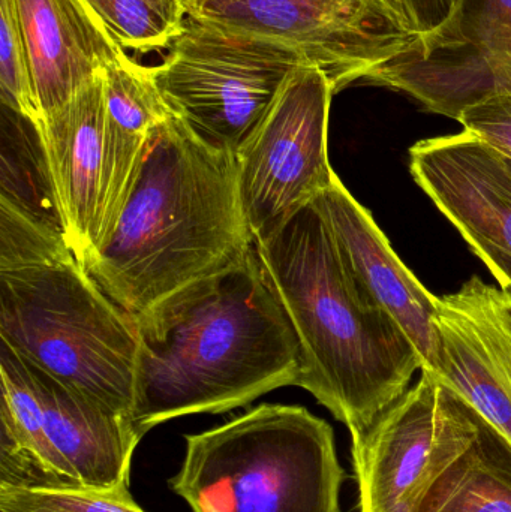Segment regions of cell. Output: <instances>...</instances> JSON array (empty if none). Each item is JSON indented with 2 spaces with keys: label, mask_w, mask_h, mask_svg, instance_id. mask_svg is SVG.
I'll return each instance as SVG.
<instances>
[{
  "label": "cell",
  "mask_w": 511,
  "mask_h": 512,
  "mask_svg": "<svg viewBox=\"0 0 511 512\" xmlns=\"http://www.w3.org/2000/svg\"><path fill=\"white\" fill-rule=\"evenodd\" d=\"M23 360L41 399L48 442L66 480L84 489H129L132 457L143 439L129 418Z\"/></svg>",
  "instance_id": "14"
},
{
  "label": "cell",
  "mask_w": 511,
  "mask_h": 512,
  "mask_svg": "<svg viewBox=\"0 0 511 512\" xmlns=\"http://www.w3.org/2000/svg\"><path fill=\"white\" fill-rule=\"evenodd\" d=\"M0 92L5 107L42 128V113L14 0H0Z\"/></svg>",
  "instance_id": "24"
},
{
  "label": "cell",
  "mask_w": 511,
  "mask_h": 512,
  "mask_svg": "<svg viewBox=\"0 0 511 512\" xmlns=\"http://www.w3.org/2000/svg\"><path fill=\"white\" fill-rule=\"evenodd\" d=\"M458 122L511 161V96H498L467 108Z\"/></svg>",
  "instance_id": "25"
},
{
  "label": "cell",
  "mask_w": 511,
  "mask_h": 512,
  "mask_svg": "<svg viewBox=\"0 0 511 512\" xmlns=\"http://www.w3.org/2000/svg\"><path fill=\"white\" fill-rule=\"evenodd\" d=\"M305 63L284 42L188 17L152 74L174 119L204 146L236 156Z\"/></svg>",
  "instance_id": "6"
},
{
  "label": "cell",
  "mask_w": 511,
  "mask_h": 512,
  "mask_svg": "<svg viewBox=\"0 0 511 512\" xmlns=\"http://www.w3.org/2000/svg\"><path fill=\"white\" fill-rule=\"evenodd\" d=\"M255 246L300 342L297 387L359 441L422 372L419 351L363 285L314 201Z\"/></svg>",
  "instance_id": "2"
},
{
  "label": "cell",
  "mask_w": 511,
  "mask_h": 512,
  "mask_svg": "<svg viewBox=\"0 0 511 512\" xmlns=\"http://www.w3.org/2000/svg\"><path fill=\"white\" fill-rule=\"evenodd\" d=\"M5 108L11 119L3 120L0 200L66 237L41 129Z\"/></svg>",
  "instance_id": "20"
},
{
  "label": "cell",
  "mask_w": 511,
  "mask_h": 512,
  "mask_svg": "<svg viewBox=\"0 0 511 512\" xmlns=\"http://www.w3.org/2000/svg\"><path fill=\"white\" fill-rule=\"evenodd\" d=\"M485 420L434 373L351 444L360 512H419L479 439Z\"/></svg>",
  "instance_id": "7"
},
{
  "label": "cell",
  "mask_w": 511,
  "mask_h": 512,
  "mask_svg": "<svg viewBox=\"0 0 511 512\" xmlns=\"http://www.w3.org/2000/svg\"><path fill=\"white\" fill-rule=\"evenodd\" d=\"M117 45L128 51L164 50L182 35L185 0H84Z\"/></svg>",
  "instance_id": "21"
},
{
  "label": "cell",
  "mask_w": 511,
  "mask_h": 512,
  "mask_svg": "<svg viewBox=\"0 0 511 512\" xmlns=\"http://www.w3.org/2000/svg\"><path fill=\"white\" fill-rule=\"evenodd\" d=\"M509 164H510V167H511V161H510V159H509Z\"/></svg>",
  "instance_id": "28"
},
{
  "label": "cell",
  "mask_w": 511,
  "mask_h": 512,
  "mask_svg": "<svg viewBox=\"0 0 511 512\" xmlns=\"http://www.w3.org/2000/svg\"><path fill=\"white\" fill-rule=\"evenodd\" d=\"M42 119L123 50L84 0H14Z\"/></svg>",
  "instance_id": "15"
},
{
  "label": "cell",
  "mask_w": 511,
  "mask_h": 512,
  "mask_svg": "<svg viewBox=\"0 0 511 512\" xmlns=\"http://www.w3.org/2000/svg\"><path fill=\"white\" fill-rule=\"evenodd\" d=\"M104 83V185L102 215L113 219L128 200L140 170L147 138L173 114L162 99L152 68L117 54L102 68Z\"/></svg>",
  "instance_id": "16"
},
{
  "label": "cell",
  "mask_w": 511,
  "mask_h": 512,
  "mask_svg": "<svg viewBox=\"0 0 511 512\" xmlns=\"http://www.w3.org/2000/svg\"><path fill=\"white\" fill-rule=\"evenodd\" d=\"M419 512H511V450L485 423Z\"/></svg>",
  "instance_id": "19"
},
{
  "label": "cell",
  "mask_w": 511,
  "mask_h": 512,
  "mask_svg": "<svg viewBox=\"0 0 511 512\" xmlns=\"http://www.w3.org/2000/svg\"><path fill=\"white\" fill-rule=\"evenodd\" d=\"M185 441L168 484L192 512H339L335 433L303 406L263 403Z\"/></svg>",
  "instance_id": "4"
},
{
  "label": "cell",
  "mask_w": 511,
  "mask_h": 512,
  "mask_svg": "<svg viewBox=\"0 0 511 512\" xmlns=\"http://www.w3.org/2000/svg\"><path fill=\"white\" fill-rule=\"evenodd\" d=\"M102 69L42 119L41 135L66 237L84 268L98 252L104 185Z\"/></svg>",
  "instance_id": "13"
},
{
  "label": "cell",
  "mask_w": 511,
  "mask_h": 512,
  "mask_svg": "<svg viewBox=\"0 0 511 512\" xmlns=\"http://www.w3.org/2000/svg\"><path fill=\"white\" fill-rule=\"evenodd\" d=\"M420 36L419 44L440 35L458 15L464 0H390Z\"/></svg>",
  "instance_id": "26"
},
{
  "label": "cell",
  "mask_w": 511,
  "mask_h": 512,
  "mask_svg": "<svg viewBox=\"0 0 511 512\" xmlns=\"http://www.w3.org/2000/svg\"><path fill=\"white\" fill-rule=\"evenodd\" d=\"M0 340L129 418L138 348L134 321L75 256L0 273Z\"/></svg>",
  "instance_id": "5"
},
{
  "label": "cell",
  "mask_w": 511,
  "mask_h": 512,
  "mask_svg": "<svg viewBox=\"0 0 511 512\" xmlns=\"http://www.w3.org/2000/svg\"><path fill=\"white\" fill-rule=\"evenodd\" d=\"M0 512H146L129 489L14 487L0 484Z\"/></svg>",
  "instance_id": "22"
},
{
  "label": "cell",
  "mask_w": 511,
  "mask_h": 512,
  "mask_svg": "<svg viewBox=\"0 0 511 512\" xmlns=\"http://www.w3.org/2000/svg\"><path fill=\"white\" fill-rule=\"evenodd\" d=\"M185 2H186V5H188L189 0H185Z\"/></svg>",
  "instance_id": "27"
},
{
  "label": "cell",
  "mask_w": 511,
  "mask_h": 512,
  "mask_svg": "<svg viewBox=\"0 0 511 512\" xmlns=\"http://www.w3.org/2000/svg\"><path fill=\"white\" fill-rule=\"evenodd\" d=\"M75 256L63 234L0 200V273Z\"/></svg>",
  "instance_id": "23"
},
{
  "label": "cell",
  "mask_w": 511,
  "mask_h": 512,
  "mask_svg": "<svg viewBox=\"0 0 511 512\" xmlns=\"http://www.w3.org/2000/svg\"><path fill=\"white\" fill-rule=\"evenodd\" d=\"M189 17L290 45L329 77L333 90L368 81L419 45L390 0H189Z\"/></svg>",
  "instance_id": "8"
},
{
  "label": "cell",
  "mask_w": 511,
  "mask_h": 512,
  "mask_svg": "<svg viewBox=\"0 0 511 512\" xmlns=\"http://www.w3.org/2000/svg\"><path fill=\"white\" fill-rule=\"evenodd\" d=\"M314 203L363 285L416 346L425 364L423 370L437 372L441 360L437 295L431 294L401 261L374 216L336 173Z\"/></svg>",
  "instance_id": "12"
},
{
  "label": "cell",
  "mask_w": 511,
  "mask_h": 512,
  "mask_svg": "<svg viewBox=\"0 0 511 512\" xmlns=\"http://www.w3.org/2000/svg\"><path fill=\"white\" fill-rule=\"evenodd\" d=\"M134 321V400L143 438L165 421L224 414L299 384L302 349L257 246Z\"/></svg>",
  "instance_id": "1"
},
{
  "label": "cell",
  "mask_w": 511,
  "mask_h": 512,
  "mask_svg": "<svg viewBox=\"0 0 511 512\" xmlns=\"http://www.w3.org/2000/svg\"><path fill=\"white\" fill-rule=\"evenodd\" d=\"M333 93L318 66L294 69L236 153L240 200L255 240L281 227L332 182L327 132Z\"/></svg>",
  "instance_id": "9"
},
{
  "label": "cell",
  "mask_w": 511,
  "mask_h": 512,
  "mask_svg": "<svg viewBox=\"0 0 511 512\" xmlns=\"http://www.w3.org/2000/svg\"><path fill=\"white\" fill-rule=\"evenodd\" d=\"M437 327L441 360L434 375L455 390L511 450V351L501 354L495 366L470 322L446 295L438 297Z\"/></svg>",
  "instance_id": "18"
},
{
  "label": "cell",
  "mask_w": 511,
  "mask_h": 512,
  "mask_svg": "<svg viewBox=\"0 0 511 512\" xmlns=\"http://www.w3.org/2000/svg\"><path fill=\"white\" fill-rule=\"evenodd\" d=\"M368 81L455 120L473 105L511 96V0H464L440 35Z\"/></svg>",
  "instance_id": "10"
},
{
  "label": "cell",
  "mask_w": 511,
  "mask_h": 512,
  "mask_svg": "<svg viewBox=\"0 0 511 512\" xmlns=\"http://www.w3.org/2000/svg\"><path fill=\"white\" fill-rule=\"evenodd\" d=\"M236 156L173 116L147 138L119 219L86 270L132 319L254 248Z\"/></svg>",
  "instance_id": "3"
},
{
  "label": "cell",
  "mask_w": 511,
  "mask_h": 512,
  "mask_svg": "<svg viewBox=\"0 0 511 512\" xmlns=\"http://www.w3.org/2000/svg\"><path fill=\"white\" fill-rule=\"evenodd\" d=\"M0 484L74 487L60 469L45 432L44 411L23 357L0 340Z\"/></svg>",
  "instance_id": "17"
},
{
  "label": "cell",
  "mask_w": 511,
  "mask_h": 512,
  "mask_svg": "<svg viewBox=\"0 0 511 512\" xmlns=\"http://www.w3.org/2000/svg\"><path fill=\"white\" fill-rule=\"evenodd\" d=\"M410 171L419 188L482 259L500 288L511 292L509 159L464 129L414 144Z\"/></svg>",
  "instance_id": "11"
}]
</instances>
